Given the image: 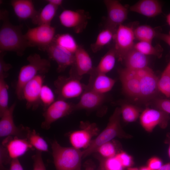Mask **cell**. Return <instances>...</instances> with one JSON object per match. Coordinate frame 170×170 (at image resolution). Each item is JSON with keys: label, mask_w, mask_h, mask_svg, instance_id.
I'll use <instances>...</instances> for the list:
<instances>
[{"label": "cell", "mask_w": 170, "mask_h": 170, "mask_svg": "<svg viewBox=\"0 0 170 170\" xmlns=\"http://www.w3.org/2000/svg\"><path fill=\"white\" fill-rule=\"evenodd\" d=\"M0 18L2 21L0 29V53L14 52L19 56H22L29 46L22 33V26L10 23L8 12L6 10H1Z\"/></svg>", "instance_id": "cell-1"}, {"label": "cell", "mask_w": 170, "mask_h": 170, "mask_svg": "<svg viewBox=\"0 0 170 170\" xmlns=\"http://www.w3.org/2000/svg\"><path fill=\"white\" fill-rule=\"evenodd\" d=\"M27 60L28 64L20 69L15 87L16 95L20 100H23V90L26 84L37 75H45L50 67L49 61L37 54L30 55Z\"/></svg>", "instance_id": "cell-2"}, {"label": "cell", "mask_w": 170, "mask_h": 170, "mask_svg": "<svg viewBox=\"0 0 170 170\" xmlns=\"http://www.w3.org/2000/svg\"><path fill=\"white\" fill-rule=\"evenodd\" d=\"M120 107H117L110 117L108 123L102 131L92 140L88 146L82 151L83 158L96 152L98 148L116 137L128 138L130 136L122 130L121 125Z\"/></svg>", "instance_id": "cell-3"}, {"label": "cell", "mask_w": 170, "mask_h": 170, "mask_svg": "<svg viewBox=\"0 0 170 170\" xmlns=\"http://www.w3.org/2000/svg\"><path fill=\"white\" fill-rule=\"evenodd\" d=\"M51 146L56 170H81L82 151L72 147L62 146L56 140Z\"/></svg>", "instance_id": "cell-4"}, {"label": "cell", "mask_w": 170, "mask_h": 170, "mask_svg": "<svg viewBox=\"0 0 170 170\" xmlns=\"http://www.w3.org/2000/svg\"><path fill=\"white\" fill-rule=\"evenodd\" d=\"M80 79L71 75L68 77L59 76L54 82L58 99L65 100L81 96L85 89L86 85L81 82Z\"/></svg>", "instance_id": "cell-5"}, {"label": "cell", "mask_w": 170, "mask_h": 170, "mask_svg": "<svg viewBox=\"0 0 170 170\" xmlns=\"http://www.w3.org/2000/svg\"><path fill=\"white\" fill-rule=\"evenodd\" d=\"M55 33V27L46 24L29 28L24 35L29 47H37L43 50L53 42Z\"/></svg>", "instance_id": "cell-6"}, {"label": "cell", "mask_w": 170, "mask_h": 170, "mask_svg": "<svg viewBox=\"0 0 170 170\" xmlns=\"http://www.w3.org/2000/svg\"><path fill=\"white\" fill-rule=\"evenodd\" d=\"M74 110V104L57 99L44 110L42 114L44 120L42 123L41 128L46 130L49 129L53 122Z\"/></svg>", "instance_id": "cell-7"}, {"label": "cell", "mask_w": 170, "mask_h": 170, "mask_svg": "<svg viewBox=\"0 0 170 170\" xmlns=\"http://www.w3.org/2000/svg\"><path fill=\"white\" fill-rule=\"evenodd\" d=\"M135 39L133 29L131 27L122 24L117 28L113 39L114 48L120 61H122L127 53L133 48Z\"/></svg>", "instance_id": "cell-8"}, {"label": "cell", "mask_w": 170, "mask_h": 170, "mask_svg": "<svg viewBox=\"0 0 170 170\" xmlns=\"http://www.w3.org/2000/svg\"><path fill=\"white\" fill-rule=\"evenodd\" d=\"M90 19L89 14L83 9H65L59 16L61 24L66 28H72L76 33L85 29Z\"/></svg>", "instance_id": "cell-9"}, {"label": "cell", "mask_w": 170, "mask_h": 170, "mask_svg": "<svg viewBox=\"0 0 170 170\" xmlns=\"http://www.w3.org/2000/svg\"><path fill=\"white\" fill-rule=\"evenodd\" d=\"M140 124L146 132L151 133L157 126L164 128L167 126L170 117L168 114L157 109L147 108L139 116Z\"/></svg>", "instance_id": "cell-10"}, {"label": "cell", "mask_w": 170, "mask_h": 170, "mask_svg": "<svg viewBox=\"0 0 170 170\" xmlns=\"http://www.w3.org/2000/svg\"><path fill=\"white\" fill-rule=\"evenodd\" d=\"M133 71L139 79L140 98L148 99L154 96L159 91V78L153 71L148 66Z\"/></svg>", "instance_id": "cell-11"}, {"label": "cell", "mask_w": 170, "mask_h": 170, "mask_svg": "<svg viewBox=\"0 0 170 170\" xmlns=\"http://www.w3.org/2000/svg\"><path fill=\"white\" fill-rule=\"evenodd\" d=\"M82 129L74 131L69 135L70 143L72 147L77 149L87 148L92 138L98 135L99 129L95 123H81Z\"/></svg>", "instance_id": "cell-12"}, {"label": "cell", "mask_w": 170, "mask_h": 170, "mask_svg": "<svg viewBox=\"0 0 170 170\" xmlns=\"http://www.w3.org/2000/svg\"><path fill=\"white\" fill-rule=\"evenodd\" d=\"M43 74H38L28 82L23 90V100L27 109L37 110L40 105V96L45 78Z\"/></svg>", "instance_id": "cell-13"}, {"label": "cell", "mask_w": 170, "mask_h": 170, "mask_svg": "<svg viewBox=\"0 0 170 170\" xmlns=\"http://www.w3.org/2000/svg\"><path fill=\"white\" fill-rule=\"evenodd\" d=\"M104 2L107 10L106 27L116 31L127 19L128 8L118 0H105Z\"/></svg>", "instance_id": "cell-14"}, {"label": "cell", "mask_w": 170, "mask_h": 170, "mask_svg": "<svg viewBox=\"0 0 170 170\" xmlns=\"http://www.w3.org/2000/svg\"><path fill=\"white\" fill-rule=\"evenodd\" d=\"M16 105V103L13 104L0 117V137L13 136L26 137V127L22 125L17 127L14 122L13 113Z\"/></svg>", "instance_id": "cell-15"}, {"label": "cell", "mask_w": 170, "mask_h": 170, "mask_svg": "<svg viewBox=\"0 0 170 170\" xmlns=\"http://www.w3.org/2000/svg\"><path fill=\"white\" fill-rule=\"evenodd\" d=\"M48 54L49 58L57 64V71L60 72L69 66L73 65L74 54H72L53 42L43 50Z\"/></svg>", "instance_id": "cell-16"}, {"label": "cell", "mask_w": 170, "mask_h": 170, "mask_svg": "<svg viewBox=\"0 0 170 170\" xmlns=\"http://www.w3.org/2000/svg\"><path fill=\"white\" fill-rule=\"evenodd\" d=\"M118 73L124 92L134 99L140 98L139 79L134 71L125 68L119 69Z\"/></svg>", "instance_id": "cell-17"}, {"label": "cell", "mask_w": 170, "mask_h": 170, "mask_svg": "<svg viewBox=\"0 0 170 170\" xmlns=\"http://www.w3.org/2000/svg\"><path fill=\"white\" fill-rule=\"evenodd\" d=\"M74 63L71 66L70 74L80 78L86 74L90 75L94 68L91 58L86 50L79 46L74 54Z\"/></svg>", "instance_id": "cell-18"}, {"label": "cell", "mask_w": 170, "mask_h": 170, "mask_svg": "<svg viewBox=\"0 0 170 170\" xmlns=\"http://www.w3.org/2000/svg\"><path fill=\"white\" fill-rule=\"evenodd\" d=\"M105 94L98 93L88 88L81 96L79 102L75 104V110H94L100 107L105 100Z\"/></svg>", "instance_id": "cell-19"}, {"label": "cell", "mask_w": 170, "mask_h": 170, "mask_svg": "<svg viewBox=\"0 0 170 170\" xmlns=\"http://www.w3.org/2000/svg\"><path fill=\"white\" fill-rule=\"evenodd\" d=\"M2 144L6 148L12 159L18 158L29 150L34 149L26 138L17 136L6 137Z\"/></svg>", "instance_id": "cell-20"}, {"label": "cell", "mask_w": 170, "mask_h": 170, "mask_svg": "<svg viewBox=\"0 0 170 170\" xmlns=\"http://www.w3.org/2000/svg\"><path fill=\"white\" fill-rule=\"evenodd\" d=\"M130 10L148 17L156 16L162 12L161 3L156 0H141L130 6Z\"/></svg>", "instance_id": "cell-21"}, {"label": "cell", "mask_w": 170, "mask_h": 170, "mask_svg": "<svg viewBox=\"0 0 170 170\" xmlns=\"http://www.w3.org/2000/svg\"><path fill=\"white\" fill-rule=\"evenodd\" d=\"M88 84L89 88L98 93L105 94L110 91L115 83V80L105 74L96 73L92 71Z\"/></svg>", "instance_id": "cell-22"}, {"label": "cell", "mask_w": 170, "mask_h": 170, "mask_svg": "<svg viewBox=\"0 0 170 170\" xmlns=\"http://www.w3.org/2000/svg\"><path fill=\"white\" fill-rule=\"evenodd\" d=\"M11 4L16 15L20 20L29 19L32 20L38 12L31 0H13L11 2Z\"/></svg>", "instance_id": "cell-23"}, {"label": "cell", "mask_w": 170, "mask_h": 170, "mask_svg": "<svg viewBox=\"0 0 170 170\" xmlns=\"http://www.w3.org/2000/svg\"><path fill=\"white\" fill-rule=\"evenodd\" d=\"M123 61L125 68L131 71H136L147 67L148 63L147 56L134 48L127 53Z\"/></svg>", "instance_id": "cell-24"}, {"label": "cell", "mask_w": 170, "mask_h": 170, "mask_svg": "<svg viewBox=\"0 0 170 170\" xmlns=\"http://www.w3.org/2000/svg\"><path fill=\"white\" fill-rule=\"evenodd\" d=\"M116 54L114 48L110 49L101 58L93 72L105 74L114 68L116 63Z\"/></svg>", "instance_id": "cell-25"}, {"label": "cell", "mask_w": 170, "mask_h": 170, "mask_svg": "<svg viewBox=\"0 0 170 170\" xmlns=\"http://www.w3.org/2000/svg\"><path fill=\"white\" fill-rule=\"evenodd\" d=\"M58 8L48 3L40 11L38 12L36 16L32 20V22L38 26L51 24V22L56 14Z\"/></svg>", "instance_id": "cell-26"}, {"label": "cell", "mask_w": 170, "mask_h": 170, "mask_svg": "<svg viewBox=\"0 0 170 170\" xmlns=\"http://www.w3.org/2000/svg\"><path fill=\"white\" fill-rule=\"evenodd\" d=\"M112 29L108 27L101 30L98 34L95 42L90 45V48L94 53H96L114 39L116 32Z\"/></svg>", "instance_id": "cell-27"}, {"label": "cell", "mask_w": 170, "mask_h": 170, "mask_svg": "<svg viewBox=\"0 0 170 170\" xmlns=\"http://www.w3.org/2000/svg\"><path fill=\"white\" fill-rule=\"evenodd\" d=\"M53 41L66 50L74 54L79 46L74 37L70 34L66 33L56 35Z\"/></svg>", "instance_id": "cell-28"}, {"label": "cell", "mask_w": 170, "mask_h": 170, "mask_svg": "<svg viewBox=\"0 0 170 170\" xmlns=\"http://www.w3.org/2000/svg\"><path fill=\"white\" fill-rule=\"evenodd\" d=\"M26 138L31 146L37 150L41 152L48 151L47 143L35 130H31L26 127Z\"/></svg>", "instance_id": "cell-29"}, {"label": "cell", "mask_w": 170, "mask_h": 170, "mask_svg": "<svg viewBox=\"0 0 170 170\" xmlns=\"http://www.w3.org/2000/svg\"><path fill=\"white\" fill-rule=\"evenodd\" d=\"M135 38L139 42L151 43L153 39L156 37L157 32L151 26L147 25L139 26L133 29Z\"/></svg>", "instance_id": "cell-30"}, {"label": "cell", "mask_w": 170, "mask_h": 170, "mask_svg": "<svg viewBox=\"0 0 170 170\" xmlns=\"http://www.w3.org/2000/svg\"><path fill=\"white\" fill-rule=\"evenodd\" d=\"M120 108L121 116L125 122H134L139 117L140 110L135 105L124 104L121 105Z\"/></svg>", "instance_id": "cell-31"}, {"label": "cell", "mask_w": 170, "mask_h": 170, "mask_svg": "<svg viewBox=\"0 0 170 170\" xmlns=\"http://www.w3.org/2000/svg\"><path fill=\"white\" fill-rule=\"evenodd\" d=\"M133 48L145 55H153L161 57L163 49L159 45L156 46L152 45L151 43L139 42L134 44Z\"/></svg>", "instance_id": "cell-32"}, {"label": "cell", "mask_w": 170, "mask_h": 170, "mask_svg": "<svg viewBox=\"0 0 170 170\" xmlns=\"http://www.w3.org/2000/svg\"><path fill=\"white\" fill-rule=\"evenodd\" d=\"M158 86L159 91L166 97H170V62L159 79Z\"/></svg>", "instance_id": "cell-33"}, {"label": "cell", "mask_w": 170, "mask_h": 170, "mask_svg": "<svg viewBox=\"0 0 170 170\" xmlns=\"http://www.w3.org/2000/svg\"><path fill=\"white\" fill-rule=\"evenodd\" d=\"M5 78L0 76V117L9 107V86L5 81Z\"/></svg>", "instance_id": "cell-34"}, {"label": "cell", "mask_w": 170, "mask_h": 170, "mask_svg": "<svg viewBox=\"0 0 170 170\" xmlns=\"http://www.w3.org/2000/svg\"><path fill=\"white\" fill-rule=\"evenodd\" d=\"M55 95L52 89L48 85H43L40 94V101L44 111L55 101Z\"/></svg>", "instance_id": "cell-35"}, {"label": "cell", "mask_w": 170, "mask_h": 170, "mask_svg": "<svg viewBox=\"0 0 170 170\" xmlns=\"http://www.w3.org/2000/svg\"><path fill=\"white\" fill-rule=\"evenodd\" d=\"M96 152L105 158L115 156L117 153L115 144L111 141L103 144L97 149Z\"/></svg>", "instance_id": "cell-36"}, {"label": "cell", "mask_w": 170, "mask_h": 170, "mask_svg": "<svg viewBox=\"0 0 170 170\" xmlns=\"http://www.w3.org/2000/svg\"><path fill=\"white\" fill-rule=\"evenodd\" d=\"M115 156L124 168L131 167L133 164L132 157L125 151H121L117 153Z\"/></svg>", "instance_id": "cell-37"}, {"label": "cell", "mask_w": 170, "mask_h": 170, "mask_svg": "<svg viewBox=\"0 0 170 170\" xmlns=\"http://www.w3.org/2000/svg\"><path fill=\"white\" fill-rule=\"evenodd\" d=\"M104 162L106 170H123L124 168L115 156L108 158H104Z\"/></svg>", "instance_id": "cell-38"}, {"label": "cell", "mask_w": 170, "mask_h": 170, "mask_svg": "<svg viewBox=\"0 0 170 170\" xmlns=\"http://www.w3.org/2000/svg\"><path fill=\"white\" fill-rule=\"evenodd\" d=\"M32 159L33 162V170H46L41 152L37 150L32 156Z\"/></svg>", "instance_id": "cell-39"}, {"label": "cell", "mask_w": 170, "mask_h": 170, "mask_svg": "<svg viewBox=\"0 0 170 170\" xmlns=\"http://www.w3.org/2000/svg\"><path fill=\"white\" fill-rule=\"evenodd\" d=\"M12 160L6 148L1 144L0 148V170H6L3 165L10 163Z\"/></svg>", "instance_id": "cell-40"}, {"label": "cell", "mask_w": 170, "mask_h": 170, "mask_svg": "<svg viewBox=\"0 0 170 170\" xmlns=\"http://www.w3.org/2000/svg\"><path fill=\"white\" fill-rule=\"evenodd\" d=\"M155 105L157 109L170 114V100L158 99L155 100Z\"/></svg>", "instance_id": "cell-41"}, {"label": "cell", "mask_w": 170, "mask_h": 170, "mask_svg": "<svg viewBox=\"0 0 170 170\" xmlns=\"http://www.w3.org/2000/svg\"><path fill=\"white\" fill-rule=\"evenodd\" d=\"M5 53H0V76L6 78L8 76V71L12 67L11 64L6 63L4 59Z\"/></svg>", "instance_id": "cell-42"}, {"label": "cell", "mask_w": 170, "mask_h": 170, "mask_svg": "<svg viewBox=\"0 0 170 170\" xmlns=\"http://www.w3.org/2000/svg\"><path fill=\"white\" fill-rule=\"evenodd\" d=\"M162 165V162L161 159L154 156L149 159L147 166L151 170H158Z\"/></svg>", "instance_id": "cell-43"}, {"label": "cell", "mask_w": 170, "mask_h": 170, "mask_svg": "<svg viewBox=\"0 0 170 170\" xmlns=\"http://www.w3.org/2000/svg\"><path fill=\"white\" fill-rule=\"evenodd\" d=\"M9 170H24L18 158L12 159Z\"/></svg>", "instance_id": "cell-44"}, {"label": "cell", "mask_w": 170, "mask_h": 170, "mask_svg": "<svg viewBox=\"0 0 170 170\" xmlns=\"http://www.w3.org/2000/svg\"><path fill=\"white\" fill-rule=\"evenodd\" d=\"M156 37L159 39L165 42L170 46V33L168 34L157 32Z\"/></svg>", "instance_id": "cell-45"}, {"label": "cell", "mask_w": 170, "mask_h": 170, "mask_svg": "<svg viewBox=\"0 0 170 170\" xmlns=\"http://www.w3.org/2000/svg\"><path fill=\"white\" fill-rule=\"evenodd\" d=\"M96 156L99 162V166L98 170H106L104 165V158L99 155H97Z\"/></svg>", "instance_id": "cell-46"}, {"label": "cell", "mask_w": 170, "mask_h": 170, "mask_svg": "<svg viewBox=\"0 0 170 170\" xmlns=\"http://www.w3.org/2000/svg\"><path fill=\"white\" fill-rule=\"evenodd\" d=\"M48 3L51 4L57 7L62 5L63 1L62 0H47L46 1Z\"/></svg>", "instance_id": "cell-47"}, {"label": "cell", "mask_w": 170, "mask_h": 170, "mask_svg": "<svg viewBox=\"0 0 170 170\" xmlns=\"http://www.w3.org/2000/svg\"><path fill=\"white\" fill-rule=\"evenodd\" d=\"M158 170H170V162L163 165Z\"/></svg>", "instance_id": "cell-48"}, {"label": "cell", "mask_w": 170, "mask_h": 170, "mask_svg": "<svg viewBox=\"0 0 170 170\" xmlns=\"http://www.w3.org/2000/svg\"><path fill=\"white\" fill-rule=\"evenodd\" d=\"M85 170H94V166L90 163H87L86 165Z\"/></svg>", "instance_id": "cell-49"}, {"label": "cell", "mask_w": 170, "mask_h": 170, "mask_svg": "<svg viewBox=\"0 0 170 170\" xmlns=\"http://www.w3.org/2000/svg\"><path fill=\"white\" fill-rule=\"evenodd\" d=\"M166 21L170 27V13L166 16ZM170 33V32H169Z\"/></svg>", "instance_id": "cell-50"}, {"label": "cell", "mask_w": 170, "mask_h": 170, "mask_svg": "<svg viewBox=\"0 0 170 170\" xmlns=\"http://www.w3.org/2000/svg\"><path fill=\"white\" fill-rule=\"evenodd\" d=\"M139 170H151L147 166L141 167Z\"/></svg>", "instance_id": "cell-51"}, {"label": "cell", "mask_w": 170, "mask_h": 170, "mask_svg": "<svg viewBox=\"0 0 170 170\" xmlns=\"http://www.w3.org/2000/svg\"><path fill=\"white\" fill-rule=\"evenodd\" d=\"M127 170H139V169L136 167H130L128 168Z\"/></svg>", "instance_id": "cell-52"}, {"label": "cell", "mask_w": 170, "mask_h": 170, "mask_svg": "<svg viewBox=\"0 0 170 170\" xmlns=\"http://www.w3.org/2000/svg\"><path fill=\"white\" fill-rule=\"evenodd\" d=\"M168 153L169 158L170 159V143L169 144V147L168 148Z\"/></svg>", "instance_id": "cell-53"}]
</instances>
